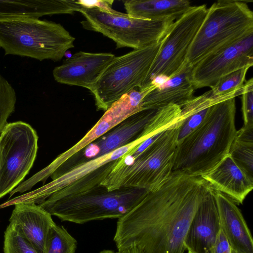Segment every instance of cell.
Instances as JSON below:
<instances>
[{"instance_id": "484cf974", "label": "cell", "mask_w": 253, "mask_h": 253, "mask_svg": "<svg viewBox=\"0 0 253 253\" xmlns=\"http://www.w3.org/2000/svg\"><path fill=\"white\" fill-rule=\"evenodd\" d=\"M16 102L14 89L0 74V134L8 124L7 119L14 111Z\"/></svg>"}, {"instance_id": "2e32d148", "label": "cell", "mask_w": 253, "mask_h": 253, "mask_svg": "<svg viewBox=\"0 0 253 253\" xmlns=\"http://www.w3.org/2000/svg\"><path fill=\"white\" fill-rule=\"evenodd\" d=\"M14 205L9 224L13 225L39 253H44L47 235L55 224L51 215L33 202H19Z\"/></svg>"}, {"instance_id": "f1b7e54d", "label": "cell", "mask_w": 253, "mask_h": 253, "mask_svg": "<svg viewBox=\"0 0 253 253\" xmlns=\"http://www.w3.org/2000/svg\"><path fill=\"white\" fill-rule=\"evenodd\" d=\"M77 2L81 6L86 8H98L111 13L118 12L112 8L114 0H77Z\"/></svg>"}, {"instance_id": "7a4b0ae2", "label": "cell", "mask_w": 253, "mask_h": 253, "mask_svg": "<svg viewBox=\"0 0 253 253\" xmlns=\"http://www.w3.org/2000/svg\"><path fill=\"white\" fill-rule=\"evenodd\" d=\"M235 98L212 105L191 133L178 142L172 172L202 176L226 157L236 135Z\"/></svg>"}, {"instance_id": "f546056e", "label": "cell", "mask_w": 253, "mask_h": 253, "mask_svg": "<svg viewBox=\"0 0 253 253\" xmlns=\"http://www.w3.org/2000/svg\"><path fill=\"white\" fill-rule=\"evenodd\" d=\"M209 253H233L231 246L221 228Z\"/></svg>"}, {"instance_id": "6da1fadb", "label": "cell", "mask_w": 253, "mask_h": 253, "mask_svg": "<svg viewBox=\"0 0 253 253\" xmlns=\"http://www.w3.org/2000/svg\"><path fill=\"white\" fill-rule=\"evenodd\" d=\"M209 186L201 177L172 172L118 219V250L133 245L140 253H185L191 221Z\"/></svg>"}, {"instance_id": "83f0119b", "label": "cell", "mask_w": 253, "mask_h": 253, "mask_svg": "<svg viewBox=\"0 0 253 253\" xmlns=\"http://www.w3.org/2000/svg\"><path fill=\"white\" fill-rule=\"evenodd\" d=\"M241 95L244 125H253V79L252 78L245 82Z\"/></svg>"}, {"instance_id": "9c48e42d", "label": "cell", "mask_w": 253, "mask_h": 253, "mask_svg": "<svg viewBox=\"0 0 253 253\" xmlns=\"http://www.w3.org/2000/svg\"><path fill=\"white\" fill-rule=\"evenodd\" d=\"M38 136L28 124L8 123L0 134V198L24 179L36 159Z\"/></svg>"}, {"instance_id": "4316f807", "label": "cell", "mask_w": 253, "mask_h": 253, "mask_svg": "<svg viewBox=\"0 0 253 253\" xmlns=\"http://www.w3.org/2000/svg\"><path fill=\"white\" fill-rule=\"evenodd\" d=\"M4 253H39L12 224L7 227L4 236Z\"/></svg>"}, {"instance_id": "5b68a950", "label": "cell", "mask_w": 253, "mask_h": 253, "mask_svg": "<svg viewBox=\"0 0 253 253\" xmlns=\"http://www.w3.org/2000/svg\"><path fill=\"white\" fill-rule=\"evenodd\" d=\"M149 191L123 187L109 190L99 185L84 192L57 199H46L38 205L62 221L77 224L107 218H120L136 206Z\"/></svg>"}, {"instance_id": "277c9868", "label": "cell", "mask_w": 253, "mask_h": 253, "mask_svg": "<svg viewBox=\"0 0 253 253\" xmlns=\"http://www.w3.org/2000/svg\"><path fill=\"white\" fill-rule=\"evenodd\" d=\"M73 37L61 24L39 18H0V46L11 54L60 61L74 47Z\"/></svg>"}, {"instance_id": "30bf717a", "label": "cell", "mask_w": 253, "mask_h": 253, "mask_svg": "<svg viewBox=\"0 0 253 253\" xmlns=\"http://www.w3.org/2000/svg\"><path fill=\"white\" fill-rule=\"evenodd\" d=\"M206 4L192 6L175 20L162 40L157 55L140 90L148 86L156 76L169 78L185 66L189 47L207 12Z\"/></svg>"}, {"instance_id": "ffe728a7", "label": "cell", "mask_w": 253, "mask_h": 253, "mask_svg": "<svg viewBox=\"0 0 253 253\" xmlns=\"http://www.w3.org/2000/svg\"><path fill=\"white\" fill-rule=\"evenodd\" d=\"M80 7L74 0H0V18L73 14Z\"/></svg>"}, {"instance_id": "4dcf8cb0", "label": "cell", "mask_w": 253, "mask_h": 253, "mask_svg": "<svg viewBox=\"0 0 253 253\" xmlns=\"http://www.w3.org/2000/svg\"><path fill=\"white\" fill-rule=\"evenodd\" d=\"M169 79V77L165 75L160 74L156 76L152 79L150 84H153L156 88H158L164 85Z\"/></svg>"}, {"instance_id": "8fae6325", "label": "cell", "mask_w": 253, "mask_h": 253, "mask_svg": "<svg viewBox=\"0 0 253 253\" xmlns=\"http://www.w3.org/2000/svg\"><path fill=\"white\" fill-rule=\"evenodd\" d=\"M158 108H143L128 116L85 148L69 158L53 172L58 178L87 161L109 153L140 138L153 136L149 126Z\"/></svg>"}, {"instance_id": "e575fe53", "label": "cell", "mask_w": 253, "mask_h": 253, "mask_svg": "<svg viewBox=\"0 0 253 253\" xmlns=\"http://www.w3.org/2000/svg\"></svg>"}, {"instance_id": "ac0fdd59", "label": "cell", "mask_w": 253, "mask_h": 253, "mask_svg": "<svg viewBox=\"0 0 253 253\" xmlns=\"http://www.w3.org/2000/svg\"><path fill=\"white\" fill-rule=\"evenodd\" d=\"M216 191L226 195L236 203L242 204L253 188L249 176L228 155L210 172L201 176Z\"/></svg>"}, {"instance_id": "ba28073f", "label": "cell", "mask_w": 253, "mask_h": 253, "mask_svg": "<svg viewBox=\"0 0 253 253\" xmlns=\"http://www.w3.org/2000/svg\"><path fill=\"white\" fill-rule=\"evenodd\" d=\"M161 42L114 58L90 91L97 110L106 111L124 95L141 88Z\"/></svg>"}, {"instance_id": "603a6c76", "label": "cell", "mask_w": 253, "mask_h": 253, "mask_svg": "<svg viewBox=\"0 0 253 253\" xmlns=\"http://www.w3.org/2000/svg\"><path fill=\"white\" fill-rule=\"evenodd\" d=\"M229 155L235 163L253 178V125L237 130Z\"/></svg>"}, {"instance_id": "d6a6232c", "label": "cell", "mask_w": 253, "mask_h": 253, "mask_svg": "<svg viewBox=\"0 0 253 253\" xmlns=\"http://www.w3.org/2000/svg\"><path fill=\"white\" fill-rule=\"evenodd\" d=\"M99 253H115V252H114L112 250H103V251H101Z\"/></svg>"}, {"instance_id": "cb8c5ba5", "label": "cell", "mask_w": 253, "mask_h": 253, "mask_svg": "<svg viewBox=\"0 0 253 253\" xmlns=\"http://www.w3.org/2000/svg\"><path fill=\"white\" fill-rule=\"evenodd\" d=\"M250 67H245L221 77L211 87V94L215 97L226 100L241 95Z\"/></svg>"}, {"instance_id": "e0dca14e", "label": "cell", "mask_w": 253, "mask_h": 253, "mask_svg": "<svg viewBox=\"0 0 253 253\" xmlns=\"http://www.w3.org/2000/svg\"><path fill=\"white\" fill-rule=\"evenodd\" d=\"M215 191L220 228L233 253H253L251 233L241 211L232 199Z\"/></svg>"}, {"instance_id": "8992f818", "label": "cell", "mask_w": 253, "mask_h": 253, "mask_svg": "<svg viewBox=\"0 0 253 253\" xmlns=\"http://www.w3.org/2000/svg\"><path fill=\"white\" fill-rule=\"evenodd\" d=\"M253 33V12L245 1L220 0L208 8L188 51L193 67L206 56Z\"/></svg>"}, {"instance_id": "7c38bea8", "label": "cell", "mask_w": 253, "mask_h": 253, "mask_svg": "<svg viewBox=\"0 0 253 253\" xmlns=\"http://www.w3.org/2000/svg\"><path fill=\"white\" fill-rule=\"evenodd\" d=\"M253 65V33L204 57L193 66L194 89L211 87L222 77Z\"/></svg>"}, {"instance_id": "836d02e7", "label": "cell", "mask_w": 253, "mask_h": 253, "mask_svg": "<svg viewBox=\"0 0 253 253\" xmlns=\"http://www.w3.org/2000/svg\"><path fill=\"white\" fill-rule=\"evenodd\" d=\"M187 253H196L194 252H193L192 251L190 250H189V249H187Z\"/></svg>"}, {"instance_id": "5bb4252c", "label": "cell", "mask_w": 253, "mask_h": 253, "mask_svg": "<svg viewBox=\"0 0 253 253\" xmlns=\"http://www.w3.org/2000/svg\"><path fill=\"white\" fill-rule=\"evenodd\" d=\"M116 56L110 53L79 51L53 70L58 83L83 87L91 91Z\"/></svg>"}, {"instance_id": "9a60e30c", "label": "cell", "mask_w": 253, "mask_h": 253, "mask_svg": "<svg viewBox=\"0 0 253 253\" xmlns=\"http://www.w3.org/2000/svg\"><path fill=\"white\" fill-rule=\"evenodd\" d=\"M215 191L210 185L191 221L186 238V250L209 253L220 229Z\"/></svg>"}, {"instance_id": "d4e9b609", "label": "cell", "mask_w": 253, "mask_h": 253, "mask_svg": "<svg viewBox=\"0 0 253 253\" xmlns=\"http://www.w3.org/2000/svg\"><path fill=\"white\" fill-rule=\"evenodd\" d=\"M77 242L62 226L54 224L47 235L44 253H75Z\"/></svg>"}, {"instance_id": "d6986e66", "label": "cell", "mask_w": 253, "mask_h": 253, "mask_svg": "<svg viewBox=\"0 0 253 253\" xmlns=\"http://www.w3.org/2000/svg\"><path fill=\"white\" fill-rule=\"evenodd\" d=\"M192 68L185 64L178 74L149 92L142 101V108H158L169 104L181 108L192 99L195 97V89L191 82Z\"/></svg>"}, {"instance_id": "44dd1931", "label": "cell", "mask_w": 253, "mask_h": 253, "mask_svg": "<svg viewBox=\"0 0 253 253\" xmlns=\"http://www.w3.org/2000/svg\"><path fill=\"white\" fill-rule=\"evenodd\" d=\"M123 2L127 14L152 21H175L192 6L187 0H128Z\"/></svg>"}, {"instance_id": "4fadbf2b", "label": "cell", "mask_w": 253, "mask_h": 253, "mask_svg": "<svg viewBox=\"0 0 253 253\" xmlns=\"http://www.w3.org/2000/svg\"><path fill=\"white\" fill-rule=\"evenodd\" d=\"M145 90L133 89L122 96L106 111L85 135L70 148L59 155L49 165L35 175L37 182H44L63 163L98 139L128 116L142 109V102L147 95Z\"/></svg>"}, {"instance_id": "3957f363", "label": "cell", "mask_w": 253, "mask_h": 253, "mask_svg": "<svg viewBox=\"0 0 253 253\" xmlns=\"http://www.w3.org/2000/svg\"><path fill=\"white\" fill-rule=\"evenodd\" d=\"M182 122L163 131L134 158L117 162L101 185L109 190L123 187L157 189L171 175Z\"/></svg>"}, {"instance_id": "d590c367", "label": "cell", "mask_w": 253, "mask_h": 253, "mask_svg": "<svg viewBox=\"0 0 253 253\" xmlns=\"http://www.w3.org/2000/svg\"></svg>"}, {"instance_id": "1f68e13d", "label": "cell", "mask_w": 253, "mask_h": 253, "mask_svg": "<svg viewBox=\"0 0 253 253\" xmlns=\"http://www.w3.org/2000/svg\"><path fill=\"white\" fill-rule=\"evenodd\" d=\"M117 253H140V252L135 246L132 245L119 250Z\"/></svg>"}, {"instance_id": "7402d4cb", "label": "cell", "mask_w": 253, "mask_h": 253, "mask_svg": "<svg viewBox=\"0 0 253 253\" xmlns=\"http://www.w3.org/2000/svg\"><path fill=\"white\" fill-rule=\"evenodd\" d=\"M222 99L213 96L210 91L194 97L181 107V115L178 121L182 122L178 137V142L181 140L203 121L210 107L223 101Z\"/></svg>"}, {"instance_id": "52a82bcc", "label": "cell", "mask_w": 253, "mask_h": 253, "mask_svg": "<svg viewBox=\"0 0 253 253\" xmlns=\"http://www.w3.org/2000/svg\"><path fill=\"white\" fill-rule=\"evenodd\" d=\"M85 20L81 24L87 30L100 33L112 40L117 48L138 49L160 42L174 20H147L118 11L111 13L98 8L81 6L78 10Z\"/></svg>"}]
</instances>
